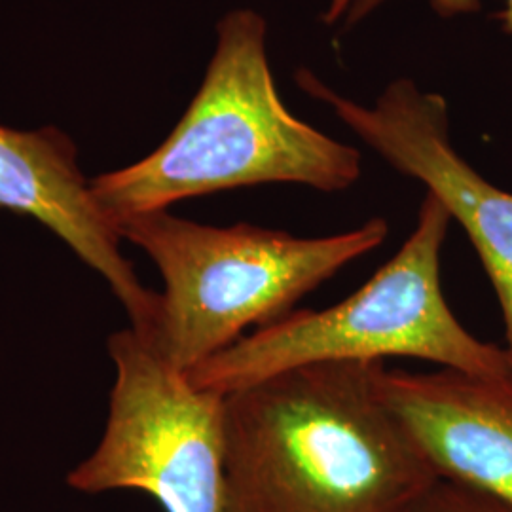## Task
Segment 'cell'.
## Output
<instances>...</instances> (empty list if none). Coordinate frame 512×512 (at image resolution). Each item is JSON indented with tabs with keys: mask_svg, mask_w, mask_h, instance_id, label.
<instances>
[{
	"mask_svg": "<svg viewBox=\"0 0 512 512\" xmlns=\"http://www.w3.org/2000/svg\"><path fill=\"white\" fill-rule=\"evenodd\" d=\"M384 361L296 366L224 395L228 512H408L439 475L380 391Z\"/></svg>",
	"mask_w": 512,
	"mask_h": 512,
	"instance_id": "1",
	"label": "cell"
},
{
	"mask_svg": "<svg viewBox=\"0 0 512 512\" xmlns=\"http://www.w3.org/2000/svg\"><path fill=\"white\" fill-rule=\"evenodd\" d=\"M268 23L251 8L224 14L202 86L160 147L90 181L93 200L118 220L222 190L302 184L348 190L361 152L294 116L275 86Z\"/></svg>",
	"mask_w": 512,
	"mask_h": 512,
	"instance_id": "2",
	"label": "cell"
},
{
	"mask_svg": "<svg viewBox=\"0 0 512 512\" xmlns=\"http://www.w3.org/2000/svg\"><path fill=\"white\" fill-rule=\"evenodd\" d=\"M120 239L158 266L164 293L139 334L169 365L190 372L236 344L249 327H266L349 262L378 249L387 220L325 238H296L253 224L207 226L150 211L114 224Z\"/></svg>",
	"mask_w": 512,
	"mask_h": 512,
	"instance_id": "3",
	"label": "cell"
},
{
	"mask_svg": "<svg viewBox=\"0 0 512 512\" xmlns=\"http://www.w3.org/2000/svg\"><path fill=\"white\" fill-rule=\"evenodd\" d=\"M442 203L425 194L399 253L344 302L293 310L186 372L196 387L228 395L296 366L414 357L512 384L505 349L463 329L440 287V253L450 228Z\"/></svg>",
	"mask_w": 512,
	"mask_h": 512,
	"instance_id": "4",
	"label": "cell"
},
{
	"mask_svg": "<svg viewBox=\"0 0 512 512\" xmlns=\"http://www.w3.org/2000/svg\"><path fill=\"white\" fill-rule=\"evenodd\" d=\"M109 353L105 435L69 484L86 494L139 490L165 512H228L224 395L196 387L133 329L112 334Z\"/></svg>",
	"mask_w": 512,
	"mask_h": 512,
	"instance_id": "5",
	"label": "cell"
},
{
	"mask_svg": "<svg viewBox=\"0 0 512 512\" xmlns=\"http://www.w3.org/2000/svg\"><path fill=\"white\" fill-rule=\"evenodd\" d=\"M294 78L302 92L327 105L395 171L420 181L450 219L458 220L494 283L512 365V194L459 156L450 141L446 97L421 90L412 78H397L372 105H363L332 90L310 69H298Z\"/></svg>",
	"mask_w": 512,
	"mask_h": 512,
	"instance_id": "6",
	"label": "cell"
},
{
	"mask_svg": "<svg viewBox=\"0 0 512 512\" xmlns=\"http://www.w3.org/2000/svg\"><path fill=\"white\" fill-rule=\"evenodd\" d=\"M0 211L44 224L105 277L128 311L131 329L145 332L152 325L158 294L141 285L122 255L120 236L93 200L67 133L0 126Z\"/></svg>",
	"mask_w": 512,
	"mask_h": 512,
	"instance_id": "7",
	"label": "cell"
},
{
	"mask_svg": "<svg viewBox=\"0 0 512 512\" xmlns=\"http://www.w3.org/2000/svg\"><path fill=\"white\" fill-rule=\"evenodd\" d=\"M380 391L439 478L512 505V384L384 368Z\"/></svg>",
	"mask_w": 512,
	"mask_h": 512,
	"instance_id": "8",
	"label": "cell"
},
{
	"mask_svg": "<svg viewBox=\"0 0 512 512\" xmlns=\"http://www.w3.org/2000/svg\"><path fill=\"white\" fill-rule=\"evenodd\" d=\"M408 512H512V505L465 484L439 478Z\"/></svg>",
	"mask_w": 512,
	"mask_h": 512,
	"instance_id": "9",
	"label": "cell"
},
{
	"mask_svg": "<svg viewBox=\"0 0 512 512\" xmlns=\"http://www.w3.org/2000/svg\"><path fill=\"white\" fill-rule=\"evenodd\" d=\"M385 2L387 0H359L351 10L344 27H353L365 21L372 12L384 6ZM427 2L440 18H456L465 14H475L480 10V0H427ZM501 2H503V8L495 14V19L499 21L503 33L512 35V0H501Z\"/></svg>",
	"mask_w": 512,
	"mask_h": 512,
	"instance_id": "10",
	"label": "cell"
},
{
	"mask_svg": "<svg viewBox=\"0 0 512 512\" xmlns=\"http://www.w3.org/2000/svg\"><path fill=\"white\" fill-rule=\"evenodd\" d=\"M359 0H329L325 12H323V23L329 27L346 25L351 10L355 8Z\"/></svg>",
	"mask_w": 512,
	"mask_h": 512,
	"instance_id": "11",
	"label": "cell"
}]
</instances>
